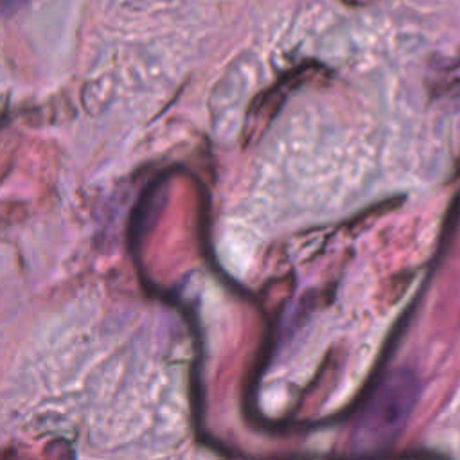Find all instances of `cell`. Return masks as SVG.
Here are the masks:
<instances>
[{
  "label": "cell",
  "mask_w": 460,
  "mask_h": 460,
  "mask_svg": "<svg viewBox=\"0 0 460 460\" xmlns=\"http://www.w3.org/2000/svg\"><path fill=\"white\" fill-rule=\"evenodd\" d=\"M419 399V381L410 370L392 372L365 406L354 433L356 451H383L404 429Z\"/></svg>",
  "instance_id": "1"
},
{
  "label": "cell",
  "mask_w": 460,
  "mask_h": 460,
  "mask_svg": "<svg viewBox=\"0 0 460 460\" xmlns=\"http://www.w3.org/2000/svg\"><path fill=\"white\" fill-rule=\"evenodd\" d=\"M32 0H2V11L5 16L14 14L16 11H20L22 7H25L27 4H31Z\"/></svg>",
  "instance_id": "2"
}]
</instances>
